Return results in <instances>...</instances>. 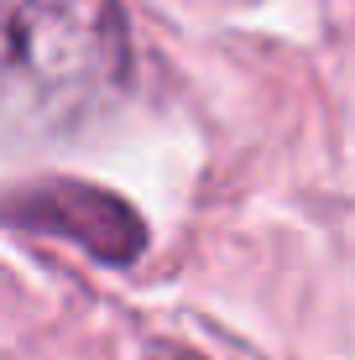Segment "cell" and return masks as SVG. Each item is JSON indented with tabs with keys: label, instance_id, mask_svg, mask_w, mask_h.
Wrapping results in <instances>:
<instances>
[{
	"label": "cell",
	"instance_id": "6da1fadb",
	"mask_svg": "<svg viewBox=\"0 0 355 360\" xmlns=\"http://www.w3.org/2000/svg\"><path fill=\"white\" fill-rule=\"evenodd\" d=\"M115 0H0V105L42 120L84 115L126 79Z\"/></svg>",
	"mask_w": 355,
	"mask_h": 360
},
{
	"label": "cell",
	"instance_id": "7a4b0ae2",
	"mask_svg": "<svg viewBox=\"0 0 355 360\" xmlns=\"http://www.w3.org/2000/svg\"><path fill=\"white\" fill-rule=\"evenodd\" d=\"M0 219L42 230V235H63V240L84 245L89 256L115 262V266L136 262L141 245H146V225L126 198L89 188V183H68V178L0 193Z\"/></svg>",
	"mask_w": 355,
	"mask_h": 360
}]
</instances>
